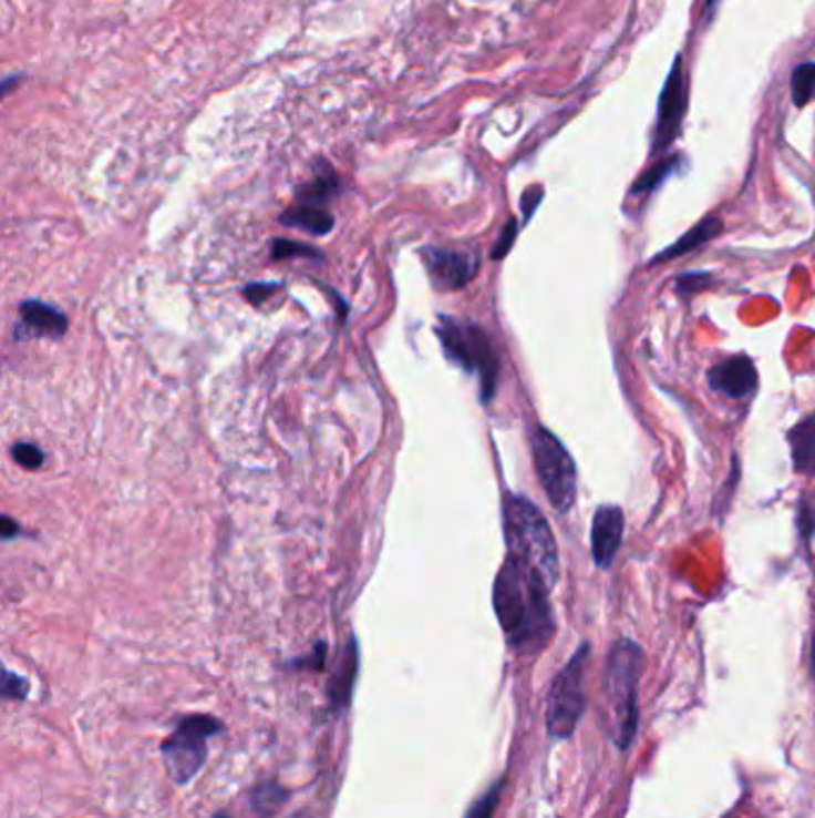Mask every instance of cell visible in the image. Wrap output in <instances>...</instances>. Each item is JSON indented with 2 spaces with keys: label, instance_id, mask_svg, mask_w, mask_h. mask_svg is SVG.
<instances>
[{
  "label": "cell",
  "instance_id": "cell-1",
  "mask_svg": "<svg viewBox=\"0 0 815 818\" xmlns=\"http://www.w3.org/2000/svg\"><path fill=\"white\" fill-rule=\"evenodd\" d=\"M550 589L553 586L536 572L507 555L495 577L493 605L512 648L534 654L550 642L555 632L548 601Z\"/></svg>",
  "mask_w": 815,
  "mask_h": 818
},
{
  "label": "cell",
  "instance_id": "cell-2",
  "mask_svg": "<svg viewBox=\"0 0 815 818\" xmlns=\"http://www.w3.org/2000/svg\"><path fill=\"white\" fill-rule=\"evenodd\" d=\"M505 536L509 558L536 572L538 577L555 586L560 574L555 536L540 510L524 495H507L505 500Z\"/></svg>",
  "mask_w": 815,
  "mask_h": 818
},
{
  "label": "cell",
  "instance_id": "cell-3",
  "mask_svg": "<svg viewBox=\"0 0 815 818\" xmlns=\"http://www.w3.org/2000/svg\"><path fill=\"white\" fill-rule=\"evenodd\" d=\"M643 648L631 642L620 640L608 658V673H606V687H608V699L612 704V718H615V742L622 751L629 749V745L637 737V725H639V679L643 675Z\"/></svg>",
  "mask_w": 815,
  "mask_h": 818
},
{
  "label": "cell",
  "instance_id": "cell-4",
  "mask_svg": "<svg viewBox=\"0 0 815 818\" xmlns=\"http://www.w3.org/2000/svg\"><path fill=\"white\" fill-rule=\"evenodd\" d=\"M437 338H441L452 361H457L462 369L481 376L483 402H491L497 386V357L486 333L472 324L441 318V324H437Z\"/></svg>",
  "mask_w": 815,
  "mask_h": 818
},
{
  "label": "cell",
  "instance_id": "cell-5",
  "mask_svg": "<svg viewBox=\"0 0 815 818\" xmlns=\"http://www.w3.org/2000/svg\"><path fill=\"white\" fill-rule=\"evenodd\" d=\"M591 646L581 644L577 654L567 661L565 668L555 675L553 687L548 694V710L546 725L548 733L555 739H567L575 735L581 714L586 708V692H584V675Z\"/></svg>",
  "mask_w": 815,
  "mask_h": 818
},
{
  "label": "cell",
  "instance_id": "cell-6",
  "mask_svg": "<svg viewBox=\"0 0 815 818\" xmlns=\"http://www.w3.org/2000/svg\"><path fill=\"white\" fill-rule=\"evenodd\" d=\"M536 474L557 512H567L577 498V464L567 448L548 429L536 427L532 433Z\"/></svg>",
  "mask_w": 815,
  "mask_h": 818
},
{
  "label": "cell",
  "instance_id": "cell-7",
  "mask_svg": "<svg viewBox=\"0 0 815 818\" xmlns=\"http://www.w3.org/2000/svg\"><path fill=\"white\" fill-rule=\"evenodd\" d=\"M223 730L220 720L210 716H189L177 725L173 737L165 739L163 756L175 783H187L202 770L208 747L206 742Z\"/></svg>",
  "mask_w": 815,
  "mask_h": 818
},
{
  "label": "cell",
  "instance_id": "cell-8",
  "mask_svg": "<svg viewBox=\"0 0 815 818\" xmlns=\"http://www.w3.org/2000/svg\"><path fill=\"white\" fill-rule=\"evenodd\" d=\"M689 103V86H687V72H684V58L677 55L672 70L668 74L666 84L660 91L658 101V125L653 134V154L666 151L674 140L684 123Z\"/></svg>",
  "mask_w": 815,
  "mask_h": 818
},
{
  "label": "cell",
  "instance_id": "cell-9",
  "mask_svg": "<svg viewBox=\"0 0 815 818\" xmlns=\"http://www.w3.org/2000/svg\"><path fill=\"white\" fill-rule=\"evenodd\" d=\"M421 256H424L429 276L437 290H447V293L460 290V287L470 283L478 270V259L470 252H450V249L429 247L421 252Z\"/></svg>",
  "mask_w": 815,
  "mask_h": 818
},
{
  "label": "cell",
  "instance_id": "cell-10",
  "mask_svg": "<svg viewBox=\"0 0 815 818\" xmlns=\"http://www.w3.org/2000/svg\"><path fill=\"white\" fill-rule=\"evenodd\" d=\"M625 539V512L620 505H600L594 514L591 553L600 570H608Z\"/></svg>",
  "mask_w": 815,
  "mask_h": 818
},
{
  "label": "cell",
  "instance_id": "cell-11",
  "mask_svg": "<svg viewBox=\"0 0 815 818\" xmlns=\"http://www.w3.org/2000/svg\"><path fill=\"white\" fill-rule=\"evenodd\" d=\"M708 384L713 390L722 392L732 400L746 398L759 386V371L753 367V361L746 355H734L722 359L720 364L708 371Z\"/></svg>",
  "mask_w": 815,
  "mask_h": 818
},
{
  "label": "cell",
  "instance_id": "cell-12",
  "mask_svg": "<svg viewBox=\"0 0 815 818\" xmlns=\"http://www.w3.org/2000/svg\"><path fill=\"white\" fill-rule=\"evenodd\" d=\"M22 328H18V338L32 333V336H51L58 338L63 336L68 330V318L63 316V311H58L51 305H43V301H24L22 309Z\"/></svg>",
  "mask_w": 815,
  "mask_h": 818
},
{
  "label": "cell",
  "instance_id": "cell-13",
  "mask_svg": "<svg viewBox=\"0 0 815 818\" xmlns=\"http://www.w3.org/2000/svg\"><path fill=\"white\" fill-rule=\"evenodd\" d=\"M722 231V221L715 218V216H708L703 218L699 225H693L689 233H684L682 237H679L672 247H668L666 252H660L656 259L651 264H658V262H670V259H677V256H682L691 249H697L701 245H705V242H711L713 237H718Z\"/></svg>",
  "mask_w": 815,
  "mask_h": 818
},
{
  "label": "cell",
  "instance_id": "cell-14",
  "mask_svg": "<svg viewBox=\"0 0 815 818\" xmlns=\"http://www.w3.org/2000/svg\"><path fill=\"white\" fill-rule=\"evenodd\" d=\"M792 460L798 474L815 472V417H806L790 431Z\"/></svg>",
  "mask_w": 815,
  "mask_h": 818
},
{
  "label": "cell",
  "instance_id": "cell-15",
  "mask_svg": "<svg viewBox=\"0 0 815 818\" xmlns=\"http://www.w3.org/2000/svg\"><path fill=\"white\" fill-rule=\"evenodd\" d=\"M282 223L297 227V231H307L311 235H326L333 231V216L326 208L316 204H299L282 214Z\"/></svg>",
  "mask_w": 815,
  "mask_h": 818
},
{
  "label": "cell",
  "instance_id": "cell-16",
  "mask_svg": "<svg viewBox=\"0 0 815 818\" xmlns=\"http://www.w3.org/2000/svg\"><path fill=\"white\" fill-rule=\"evenodd\" d=\"M357 668H359V654H357V642L352 640L350 646H347V654L342 658V665H340L336 679L330 682V699H333L336 708H342L347 706V702H350Z\"/></svg>",
  "mask_w": 815,
  "mask_h": 818
},
{
  "label": "cell",
  "instance_id": "cell-17",
  "mask_svg": "<svg viewBox=\"0 0 815 818\" xmlns=\"http://www.w3.org/2000/svg\"><path fill=\"white\" fill-rule=\"evenodd\" d=\"M338 190H340L338 177H336L333 173H330V168H326V173H321L319 177H316V180L311 182L309 187H305V190L299 192V200H301V204H316V206H321L323 202H328V200H330V196L338 194Z\"/></svg>",
  "mask_w": 815,
  "mask_h": 818
},
{
  "label": "cell",
  "instance_id": "cell-18",
  "mask_svg": "<svg viewBox=\"0 0 815 818\" xmlns=\"http://www.w3.org/2000/svg\"><path fill=\"white\" fill-rule=\"evenodd\" d=\"M815 96V63H802L792 72V99L804 109V105Z\"/></svg>",
  "mask_w": 815,
  "mask_h": 818
},
{
  "label": "cell",
  "instance_id": "cell-19",
  "mask_svg": "<svg viewBox=\"0 0 815 818\" xmlns=\"http://www.w3.org/2000/svg\"><path fill=\"white\" fill-rule=\"evenodd\" d=\"M679 165V156H670L662 159L660 163H656L651 171H646L637 182H633L631 194H651L653 190H658V185L666 180L674 168Z\"/></svg>",
  "mask_w": 815,
  "mask_h": 818
},
{
  "label": "cell",
  "instance_id": "cell-20",
  "mask_svg": "<svg viewBox=\"0 0 815 818\" xmlns=\"http://www.w3.org/2000/svg\"><path fill=\"white\" fill-rule=\"evenodd\" d=\"M501 793H503V780H497L486 795H481L474 801L472 809L466 811L464 818H493V814L497 809V801H501Z\"/></svg>",
  "mask_w": 815,
  "mask_h": 818
},
{
  "label": "cell",
  "instance_id": "cell-21",
  "mask_svg": "<svg viewBox=\"0 0 815 818\" xmlns=\"http://www.w3.org/2000/svg\"><path fill=\"white\" fill-rule=\"evenodd\" d=\"M796 524H798V534H802L804 541H808L815 534V500H811L808 495H804L802 503H798Z\"/></svg>",
  "mask_w": 815,
  "mask_h": 818
},
{
  "label": "cell",
  "instance_id": "cell-22",
  "mask_svg": "<svg viewBox=\"0 0 815 818\" xmlns=\"http://www.w3.org/2000/svg\"><path fill=\"white\" fill-rule=\"evenodd\" d=\"M12 458L18 460L22 467L27 469H39L43 464V452L37 446L29 443H18L12 448Z\"/></svg>",
  "mask_w": 815,
  "mask_h": 818
},
{
  "label": "cell",
  "instance_id": "cell-23",
  "mask_svg": "<svg viewBox=\"0 0 815 818\" xmlns=\"http://www.w3.org/2000/svg\"><path fill=\"white\" fill-rule=\"evenodd\" d=\"M515 237H517V221H509L501 235V242H497L493 249V259H503V256L512 249V245H515Z\"/></svg>",
  "mask_w": 815,
  "mask_h": 818
},
{
  "label": "cell",
  "instance_id": "cell-24",
  "mask_svg": "<svg viewBox=\"0 0 815 818\" xmlns=\"http://www.w3.org/2000/svg\"><path fill=\"white\" fill-rule=\"evenodd\" d=\"M3 694L8 699H20V696L27 694V682L20 679L14 673L6 671V682H3Z\"/></svg>",
  "mask_w": 815,
  "mask_h": 818
},
{
  "label": "cell",
  "instance_id": "cell-25",
  "mask_svg": "<svg viewBox=\"0 0 815 818\" xmlns=\"http://www.w3.org/2000/svg\"><path fill=\"white\" fill-rule=\"evenodd\" d=\"M540 196H543V190L540 187H532L526 194H524V202H522V208H524V221L532 218L534 208L540 204Z\"/></svg>",
  "mask_w": 815,
  "mask_h": 818
},
{
  "label": "cell",
  "instance_id": "cell-26",
  "mask_svg": "<svg viewBox=\"0 0 815 818\" xmlns=\"http://www.w3.org/2000/svg\"><path fill=\"white\" fill-rule=\"evenodd\" d=\"M295 252H299V254H313V249H309L305 245H295V242H276V256H278V259H280V256H285V254L290 256Z\"/></svg>",
  "mask_w": 815,
  "mask_h": 818
},
{
  "label": "cell",
  "instance_id": "cell-27",
  "mask_svg": "<svg viewBox=\"0 0 815 818\" xmlns=\"http://www.w3.org/2000/svg\"><path fill=\"white\" fill-rule=\"evenodd\" d=\"M811 675L815 679V627H813V636H811Z\"/></svg>",
  "mask_w": 815,
  "mask_h": 818
},
{
  "label": "cell",
  "instance_id": "cell-28",
  "mask_svg": "<svg viewBox=\"0 0 815 818\" xmlns=\"http://www.w3.org/2000/svg\"><path fill=\"white\" fill-rule=\"evenodd\" d=\"M12 534H14V522H12L10 518H6V520H3V536H6V539H10Z\"/></svg>",
  "mask_w": 815,
  "mask_h": 818
},
{
  "label": "cell",
  "instance_id": "cell-29",
  "mask_svg": "<svg viewBox=\"0 0 815 818\" xmlns=\"http://www.w3.org/2000/svg\"><path fill=\"white\" fill-rule=\"evenodd\" d=\"M715 3H718V0H705V10H708V12H711Z\"/></svg>",
  "mask_w": 815,
  "mask_h": 818
},
{
  "label": "cell",
  "instance_id": "cell-30",
  "mask_svg": "<svg viewBox=\"0 0 815 818\" xmlns=\"http://www.w3.org/2000/svg\"><path fill=\"white\" fill-rule=\"evenodd\" d=\"M216 818H228V816H225V814H218V816H216Z\"/></svg>",
  "mask_w": 815,
  "mask_h": 818
},
{
  "label": "cell",
  "instance_id": "cell-31",
  "mask_svg": "<svg viewBox=\"0 0 815 818\" xmlns=\"http://www.w3.org/2000/svg\"><path fill=\"white\" fill-rule=\"evenodd\" d=\"M297 818H305V816H297Z\"/></svg>",
  "mask_w": 815,
  "mask_h": 818
}]
</instances>
